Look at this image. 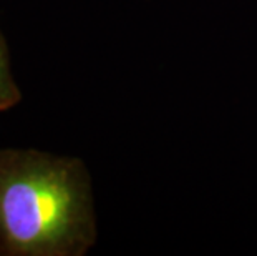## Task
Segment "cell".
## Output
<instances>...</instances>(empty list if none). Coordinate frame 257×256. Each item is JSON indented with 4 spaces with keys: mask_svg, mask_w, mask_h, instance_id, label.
Instances as JSON below:
<instances>
[{
    "mask_svg": "<svg viewBox=\"0 0 257 256\" xmlns=\"http://www.w3.org/2000/svg\"><path fill=\"white\" fill-rule=\"evenodd\" d=\"M22 100L19 85L15 83L12 70H10L9 48L0 32V112H7Z\"/></svg>",
    "mask_w": 257,
    "mask_h": 256,
    "instance_id": "7a4b0ae2",
    "label": "cell"
},
{
    "mask_svg": "<svg viewBox=\"0 0 257 256\" xmlns=\"http://www.w3.org/2000/svg\"><path fill=\"white\" fill-rule=\"evenodd\" d=\"M95 241L83 161L38 150H0V256H81Z\"/></svg>",
    "mask_w": 257,
    "mask_h": 256,
    "instance_id": "6da1fadb",
    "label": "cell"
}]
</instances>
